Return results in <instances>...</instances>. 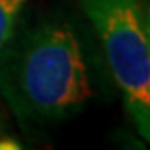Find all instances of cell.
Here are the masks:
<instances>
[{"instance_id":"obj_1","label":"cell","mask_w":150,"mask_h":150,"mask_svg":"<svg viewBox=\"0 0 150 150\" xmlns=\"http://www.w3.org/2000/svg\"><path fill=\"white\" fill-rule=\"evenodd\" d=\"M15 80L25 110L42 120L69 116L92 96L81 44L67 24H44L24 38Z\"/></svg>"},{"instance_id":"obj_2","label":"cell","mask_w":150,"mask_h":150,"mask_svg":"<svg viewBox=\"0 0 150 150\" xmlns=\"http://www.w3.org/2000/svg\"><path fill=\"white\" fill-rule=\"evenodd\" d=\"M100 40L127 112L150 143V4L148 0H78Z\"/></svg>"},{"instance_id":"obj_3","label":"cell","mask_w":150,"mask_h":150,"mask_svg":"<svg viewBox=\"0 0 150 150\" xmlns=\"http://www.w3.org/2000/svg\"><path fill=\"white\" fill-rule=\"evenodd\" d=\"M27 0H0V52L9 44Z\"/></svg>"},{"instance_id":"obj_4","label":"cell","mask_w":150,"mask_h":150,"mask_svg":"<svg viewBox=\"0 0 150 150\" xmlns=\"http://www.w3.org/2000/svg\"><path fill=\"white\" fill-rule=\"evenodd\" d=\"M0 148H20V143L11 137H0Z\"/></svg>"}]
</instances>
